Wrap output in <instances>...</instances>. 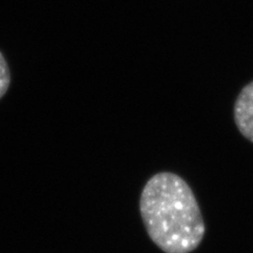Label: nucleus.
Masks as SVG:
<instances>
[{
	"label": "nucleus",
	"mask_w": 253,
	"mask_h": 253,
	"mask_svg": "<svg viewBox=\"0 0 253 253\" xmlns=\"http://www.w3.org/2000/svg\"><path fill=\"white\" fill-rule=\"evenodd\" d=\"M11 84V73L9 65L3 54L0 52V99H1L10 88Z\"/></svg>",
	"instance_id": "nucleus-3"
},
{
	"label": "nucleus",
	"mask_w": 253,
	"mask_h": 253,
	"mask_svg": "<svg viewBox=\"0 0 253 253\" xmlns=\"http://www.w3.org/2000/svg\"><path fill=\"white\" fill-rule=\"evenodd\" d=\"M139 211L149 237L165 253H190L204 239L206 227L199 203L175 173L160 172L147 181Z\"/></svg>",
	"instance_id": "nucleus-1"
},
{
	"label": "nucleus",
	"mask_w": 253,
	"mask_h": 253,
	"mask_svg": "<svg viewBox=\"0 0 253 253\" xmlns=\"http://www.w3.org/2000/svg\"><path fill=\"white\" fill-rule=\"evenodd\" d=\"M234 122L242 135L253 142V82L244 86L235 100Z\"/></svg>",
	"instance_id": "nucleus-2"
}]
</instances>
